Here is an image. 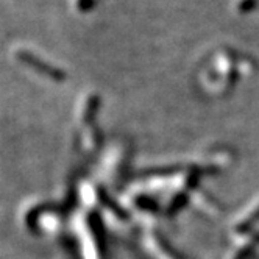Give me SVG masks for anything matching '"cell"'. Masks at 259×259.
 Segmentation results:
<instances>
[{
  "label": "cell",
  "mask_w": 259,
  "mask_h": 259,
  "mask_svg": "<svg viewBox=\"0 0 259 259\" xmlns=\"http://www.w3.org/2000/svg\"><path fill=\"white\" fill-rule=\"evenodd\" d=\"M16 58L19 60V63H22L24 66L27 67H31L38 72H42V73H47V75H52L53 70L49 64H46L44 61H39L38 58L34 57L31 52H28L27 49H19L16 52Z\"/></svg>",
  "instance_id": "1"
}]
</instances>
